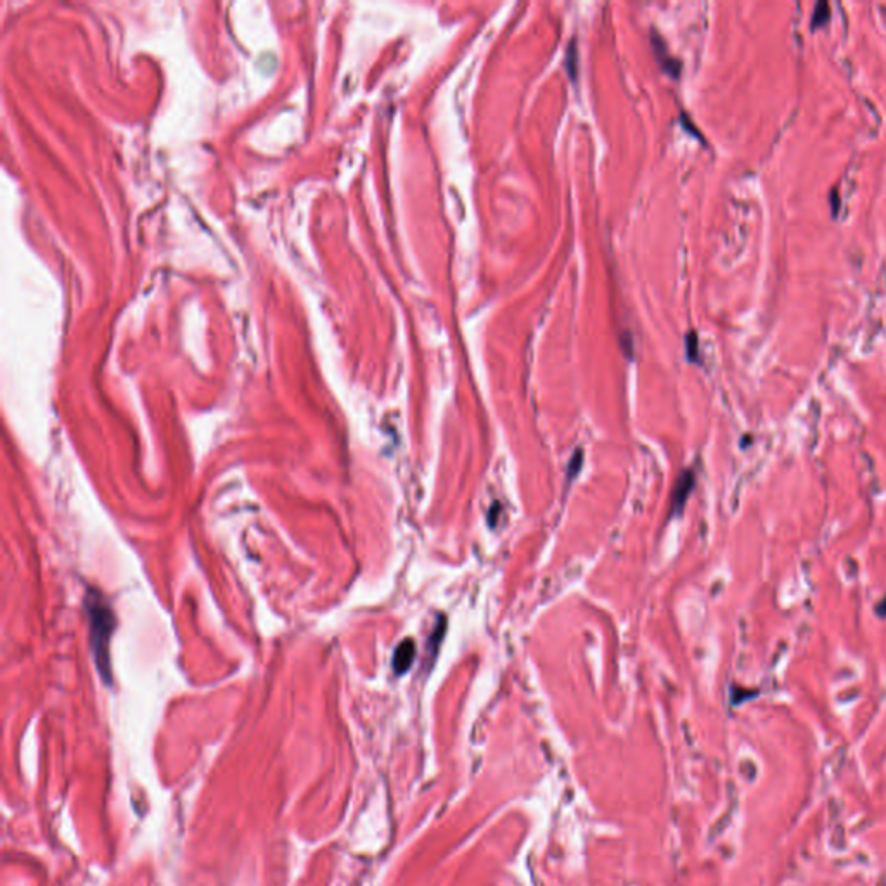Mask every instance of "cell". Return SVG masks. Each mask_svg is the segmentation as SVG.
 <instances>
[{
	"label": "cell",
	"mask_w": 886,
	"mask_h": 886,
	"mask_svg": "<svg viewBox=\"0 0 886 886\" xmlns=\"http://www.w3.org/2000/svg\"><path fill=\"white\" fill-rule=\"evenodd\" d=\"M85 606H87V613L90 617V634H92V646H94V653H96L97 667L101 670L104 679H108V675H110V641L115 617L99 592L90 591L85 599Z\"/></svg>",
	"instance_id": "cell-1"
},
{
	"label": "cell",
	"mask_w": 886,
	"mask_h": 886,
	"mask_svg": "<svg viewBox=\"0 0 886 886\" xmlns=\"http://www.w3.org/2000/svg\"><path fill=\"white\" fill-rule=\"evenodd\" d=\"M694 487L693 471H684L677 482H675L674 492H672V514L682 513V509L686 506L687 497L691 495Z\"/></svg>",
	"instance_id": "cell-2"
},
{
	"label": "cell",
	"mask_w": 886,
	"mask_h": 886,
	"mask_svg": "<svg viewBox=\"0 0 886 886\" xmlns=\"http://www.w3.org/2000/svg\"><path fill=\"white\" fill-rule=\"evenodd\" d=\"M414 658H416V644H414L412 639H405V641L399 644V648H397L395 655H393V670H395V674H405L409 667H411L412 662H414Z\"/></svg>",
	"instance_id": "cell-3"
},
{
	"label": "cell",
	"mask_w": 886,
	"mask_h": 886,
	"mask_svg": "<svg viewBox=\"0 0 886 886\" xmlns=\"http://www.w3.org/2000/svg\"><path fill=\"white\" fill-rule=\"evenodd\" d=\"M445 627H447V622H445V618H438V623L435 625V629H433V634L430 637V643H428V649H430V660H433L435 656H437L438 648H440V643H442L443 636H445Z\"/></svg>",
	"instance_id": "cell-4"
},
{
	"label": "cell",
	"mask_w": 886,
	"mask_h": 886,
	"mask_svg": "<svg viewBox=\"0 0 886 886\" xmlns=\"http://www.w3.org/2000/svg\"><path fill=\"white\" fill-rule=\"evenodd\" d=\"M829 20H831V7H829L828 2L822 0V2L817 4L814 14H812V28H821V26L828 25Z\"/></svg>",
	"instance_id": "cell-5"
},
{
	"label": "cell",
	"mask_w": 886,
	"mask_h": 886,
	"mask_svg": "<svg viewBox=\"0 0 886 886\" xmlns=\"http://www.w3.org/2000/svg\"><path fill=\"white\" fill-rule=\"evenodd\" d=\"M696 347H698V338H696V334H689V338H687V355H689V359H696Z\"/></svg>",
	"instance_id": "cell-6"
},
{
	"label": "cell",
	"mask_w": 886,
	"mask_h": 886,
	"mask_svg": "<svg viewBox=\"0 0 886 886\" xmlns=\"http://www.w3.org/2000/svg\"><path fill=\"white\" fill-rule=\"evenodd\" d=\"M831 198H833V212H835L836 215V212H838V206H840V203H838V194H836V191H833V194L829 196V200H831Z\"/></svg>",
	"instance_id": "cell-7"
},
{
	"label": "cell",
	"mask_w": 886,
	"mask_h": 886,
	"mask_svg": "<svg viewBox=\"0 0 886 886\" xmlns=\"http://www.w3.org/2000/svg\"><path fill=\"white\" fill-rule=\"evenodd\" d=\"M878 613H880L881 617H886V598L878 606Z\"/></svg>",
	"instance_id": "cell-8"
}]
</instances>
